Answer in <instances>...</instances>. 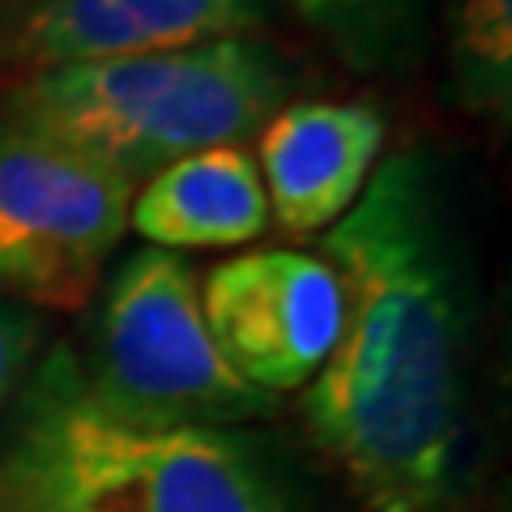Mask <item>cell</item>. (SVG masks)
<instances>
[{
	"label": "cell",
	"mask_w": 512,
	"mask_h": 512,
	"mask_svg": "<svg viewBox=\"0 0 512 512\" xmlns=\"http://www.w3.org/2000/svg\"><path fill=\"white\" fill-rule=\"evenodd\" d=\"M436 167L402 150L325 231L342 333L303 393L363 512H436L461 453V291Z\"/></svg>",
	"instance_id": "6da1fadb"
},
{
	"label": "cell",
	"mask_w": 512,
	"mask_h": 512,
	"mask_svg": "<svg viewBox=\"0 0 512 512\" xmlns=\"http://www.w3.org/2000/svg\"><path fill=\"white\" fill-rule=\"evenodd\" d=\"M282 94V64L235 35L175 52L39 69L9 94L0 116L69 141L137 184L175 158L239 146V137L274 116Z\"/></svg>",
	"instance_id": "7a4b0ae2"
},
{
	"label": "cell",
	"mask_w": 512,
	"mask_h": 512,
	"mask_svg": "<svg viewBox=\"0 0 512 512\" xmlns=\"http://www.w3.org/2000/svg\"><path fill=\"white\" fill-rule=\"evenodd\" d=\"M0 478L56 512H286L248 448L214 427H137L86 397L69 355L30 384Z\"/></svg>",
	"instance_id": "3957f363"
},
{
	"label": "cell",
	"mask_w": 512,
	"mask_h": 512,
	"mask_svg": "<svg viewBox=\"0 0 512 512\" xmlns=\"http://www.w3.org/2000/svg\"><path fill=\"white\" fill-rule=\"evenodd\" d=\"M82 389L137 427H222L256 419L274 397L239 380L201 316V286L175 252L141 248L111 278Z\"/></svg>",
	"instance_id": "277c9868"
},
{
	"label": "cell",
	"mask_w": 512,
	"mask_h": 512,
	"mask_svg": "<svg viewBox=\"0 0 512 512\" xmlns=\"http://www.w3.org/2000/svg\"><path fill=\"white\" fill-rule=\"evenodd\" d=\"M133 180L0 116V299L82 303L128 231Z\"/></svg>",
	"instance_id": "5b68a950"
},
{
	"label": "cell",
	"mask_w": 512,
	"mask_h": 512,
	"mask_svg": "<svg viewBox=\"0 0 512 512\" xmlns=\"http://www.w3.org/2000/svg\"><path fill=\"white\" fill-rule=\"evenodd\" d=\"M201 316L231 372L274 397L312 384L342 333V282L316 252L261 248L214 265Z\"/></svg>",
	"instance_id": "8992f818"
},
{
	"label": "cell",
	"mask_w": 512,
	"mask_h": 512,
	"mask_svg": "<svg viewBox=\"0 0 512 512\" xmlns=\"http://www.w3.org/2000/svg\"><path fill=\"white\" fill-rule=\"evenodd\" d=\"M384 120L367 103H291L265 120L261 184L269 218L291 235L329 231L372 180Z\"/></svg>",
	"instance_id": "52a82bcc"
},
{
	"label": "cell",
	"mask_w": 512,
	"mask_h": 512,
	"mask_svg": "<svg viewBox=\"0 0 512 512\" xmlns=\"http://www.w3.org/2000/svg\"><path fill=\"white\" fill-rule=\"evenodd\" d=\"M261 13V0H30L13 52L35 69L150 56L235 39Z\"/></svg>",
	"instance_id": "ba28073f"
},
{
	"label": "cell",
	"mask_w": 512,
	"mask_h": 512,
	"mask_svg": "<svg viewBox=\"0 0 512 512\" xmlns=\"http://www.w3.org/2000/svg\"><path fill=\"white\" fill-rule=\"evenodd\" d=\"M128 227L150 248H235L269 227V197L244 146H214L154 171L128 205Z\"/></svg>",
	"instance_id": "9c48e42d"
},
{
	"label": "cell",
	"mask_w": 512,
	"mask_h": 512,
	"mask_svg": "<svg viewBox=\"0 0 512 512\" xmlns=\"http://www.w3.org/2000/svg\"><path fill=\"white\" fill-rule=\"evenodd\" d=\"M448 56L457 94L483 116L508 120L512 103V0H453Z\"/></svg>",
	"instance_id": "30bf717a"
},
{
	"label": "cell",
	"mask_w": 512,
	"mask_h": 512,
	"mask_svg": "<svg viewBox=\"0 0 512 512\" xmlns=\"http://www.w3.org/2000/svg\"><path fill=\"white\" fill-rule=\"evenodd\" d=\"M286 5L355 60H376L397 43L419 0H286Z\"/></svg>",
	"instance_id": "8fae6325"
},
{
	"label": "cell",
	"mask_w": 512,
	"mask_h": 512,
	"mask_svg": "<svg viewBox=\"0 0 512 512\" xmlns=\"http://www.w3.org/2000/svg\"><path fill=\"white\" fill-rule=\"evenodd\" d=\"M39 342H43V320L26 303L0 299V419L18 402L30 367H35Z\"/></svg>",
	"instance_id": "7c38bea8"
},
{
	"label": "cell",
	"mask_w": 512,
	"mask_h": 512,
	"mask_svg": "<svg viewBox=\"0 0 512 512\" xmlns=\"http://www.w3.org/2000/svg\"><path fill=\"white\" fill-rule=\"evenodd\" d=\"M0 512H56V508L43 504L39 495L22 491L18 483H9V478H0Z\"/></svg>",
	"instance_id": "4fadbf2b"
}]
</instances>
